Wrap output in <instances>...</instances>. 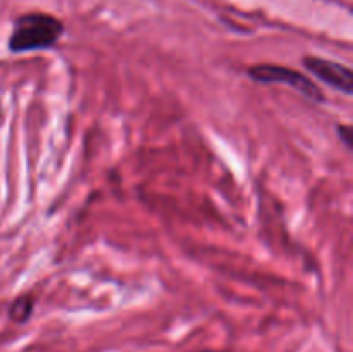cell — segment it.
Returning <instances> with one entry per match:
<instances>
[{"label":"cell","mask_w":353,"mask_h":352,"mask_svg":"<svg viewBox=\"0 0 353 352\" xmlns=\"http://www.w3.org/2000/svg\"><path fill=\"white\" fill-rule=\"evenodd\" d=\"M64 23L47 12H26L14 19L7 48L12 54L48 50L64 35Z\"/></svg>","instance_id":"cell-1"},{"label":"cell","mask_w":353,"mask_h":352,"mask_svg":"<svg viewBox=\"0 0 353 352\" xmlns=\"http://www.w3.org/2000/svg\"><path fill=\"white\" fill-rule=\"evenodd\" d=\"M247 75L254 81L264 83V85L278 83V85L292 86V88H295L296 92L302 93L303 97H307L312 102H326V95L323 93L321 86L314 79H310L309 76L296 71V69L279 64H255L247 69Z\"/></svg>","instance_id":"cell-2"},{"label":"cell","mask_w":353,"mask_h":352,"mask_svg":"<svg viewBox=\"0 0 353 352\" xmlns=\"http://www.w3.org/2000/svg\"><path fill=\"white\" fill-rule=\"evenodd\" d=\"M302 64L314 78L323 81L324 85L331 86L345 95L353 93V72L348 66L331 61V59L317 57V55H305L302 59Z\"/></svg>","instance_id":"cell-3"},{"label":"cell","mask_w":353,"mask_h":352,"mask_svg":"<svg viewBox=\"0 0 353 352\" xmlns=\"http://www.w3.org/2000/svg\"><path fill=\"white\" fill-rule=\"evenodd\" d=\"M34 311V297L31 293H23L16 297L9 307V317L17 324H23L30 321Z\"/></svg>","instance_id":"cell-4"},{"label":"cell","mask_w":353,"mask_h":352,"mask_svg":"<svg viewBox=\"0 0 353 352\" xmlns=\"http://www.w3.org/2000/svg\"><path fill=\"white\" fill-rule=\"evenodd\" d=\"M336 131H338V137H340V140L345 144V147H347L348 150H352L353 148V140H352L353 131H352L350 124H338Z\"/></svg>","instance_id":"cell-5"}]
</instances>
